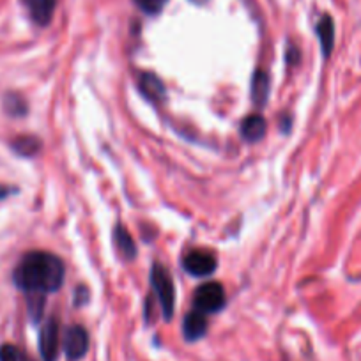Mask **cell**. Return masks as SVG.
<instances>
[{
	"instance_id": "6",
	"label": "cell",
	"mask_w": 361,
	"mask_h": 361,
	"mask_svg": "<svg viewBox=\"0 0 361 361\" xmlns=\"http://www.w3.org/2000/svg\"><path fill=\"white\" fill-rule=\"evenodd\" d=\"M89 350V333L83 326L73 324L64 333V353L68 360L78 361Z\"/></svg>"
},
{
	"instance_id": "3",
	"label": "cell",
	"mask_w": 361,
	"mask_h": 361,
	"mask_svg": "<svg viewBox=\"0 0 361 361\" xmlns=\"http://www.w3.org/2000/svg\"><path fill=\"white\" fill-rule=\"evenodd\" d=\"M195 310L202 314H216L225 307V290L220 283L209 282L200 286L193 296Z\"/></svg>"
},
{
	"instance_id": "9",
	"label": "cell",
	"mask_w": 361,
	"mask_h": 361,
	"mask_svg": "<svg viewBox=\"0 0 361 361\" xmlns=\"http://www.w3.org/2000/svg\"><path fill=\"white\" fill-rule=\"evenodd\" d=\"M207 333V319L206 314L199 310L190 312L183 322V335L188 342H197Z\"/></svg>"
},
{
	"instance_id": "11",
	"label": "cell",
	"mask_w": 361,
	"mask_h": 361,
	"mask_svg": "<svg viewBox=\"0 0 361 361\" xmlns=\"http://www.w3.org/2000/svg\"><path fill=\"white\" fill-rule=\"evenodd\" d=\"M317 36L321 41V48L324 57H328L333 50V44H335V25H333L331 16L324 15L317 23Z\"/></svg>"
},
{
	"instance_id": "14",
	"label": "cell",
	"mask_w": 361,
	"mask_h": 361,
	"mask_svg": "<svg viewBox=\"0 0 361 361\" xmlns=\"http://www.w3.org/2000/svg\"><path fill=\"white\" fill-rule=\"evenodd\" d=\"M13 149L20 156H34L39 152L41 140L37 137H18L13 142Z\"/></svg>"
},
{
	"instance_id": "12",
	"label": "cell",
	"mask_w": 361,
	"mask_h": 361,
	"mask_svg": "<svg viewBox=\"0 0 361 361\" xmlns=\"http://www.w3.org/2000/svg\"><path fill=\"white\" fill-rule=\"evenodd\" d=\"M267 94H269V78L266 71L257 69L252 78V99L257 106H262L267 103Z\"/></svg>"
},
{
	"instance_id": "1",
	"label": "cell",
	"mask_w": 361,
	"mask_h": 361,
	"mask_svg": "<svg viewBox=\"0 0 361 361\" xmlns=\"http://www.w3.org/2000/svg\"><path fill=\"white\" fill-rule=\"evenodd\" d=\"M64 262L54 253L39 250L25 253L13 273L15 286L29 298H44L47 294L55 293L64 283Z\"/></svg>"
},
{
	"instance_id": "19",
	"label": "cell",
	"mask_w": 361,
	"mask_h": 361,
	"mask_svg": "<svg viewBox=\"0 0 361 361\" xmlns=\"http://www.w3.org/2000/svg\"><path fill=\"white\" fill-rule=\"evenodd\" d=\"M190 2H193V4H197V6H204L207 0H190Z\"/></svg>"
},
{
	"instance_id": "16",
	"label": "cell",
	"mask_w": 361,
	"mask_h": 361,
	"mask_svg": "<svg viewBox=\"0 0 361 361\" xmlns=\"http://www.w3.org/2000/svg\"><path fill=\"white\" fill-rule=\"evenodd\" d=\"M0 361H30L27 354L20 347L13 343H4L0 345Z\"/></svg>"
},
{
	"instance_id": "7",
	"label": "cell",
	"mask_w": 361,
	"mask_h": 361,
	"mask_svg": "<svg viewBox=\"0 0 361 361\" xmlns=\"http://www.w3.org/2000/svg\"><path fill=\"white\" fill-rule=\"evenodd\" d=\"M32 22L39 27H47L54 18L57 0H22Z\"/></svg>"
},
{
	"instance_id": "18",
	"label": "cell",
	"mask_w": 361,
	"mask_h": 361,
	"mask_svg": "<svg viewBox=\"0 0 361 361\" xmlns=\"http://www.w3.org/2000/svg\"><path fill=\"white\" fill-rule=\"evenodd\" d=\"M9 193H11V188H8V186H4V185H0V200L6 199Z\"/></svg>"
},
{
	"instance_id": "5",
	"label": "cell",
	"mask_w": 361,
	"mask_h": 361,
	"mask_svg": "<svg viewBox=\"0 0 361 361\" xmlns=\"http://www.w3.org/2000/svg\"><path fill=\"white\" fill-rule=\"evenodd\" d=\"M61 347V328L57 319H50L39 331V354L43 361H57Z\"/></svg>"
},
{
	"instance_id": "4",
	"label": "cell",
	"mask_w": 361,
	"mask_h": 361,
	"mask_svg": "<svg viewBox=\"0 0 361 361\" xmlns=\"http://www.w3.org/2000/svg\"><path fill=\"white\" fill-rule=\"evenodd\" d=\"M183 266L188 271L190 275L199 276V279H206V276L213 275L216 271L218 260L216 255L209 250H190L185 257H183Z\"/></svg>"
},
{
	"instance_id": "17",
	"label": "cell",
	"mask_w": 361,
	"mask_h": 361,
	"mask_svg": "<svg viewBox=\"0 0 361 361\" xmlns=\"http://www.w3.org/2000/svg\"><path fill=\"white\" fill-rule=\"evenodd\" d=\"M133 2L145 15H158V13L163 11L169 0H133Z\"/></svg>"
},
{
	"instance_id": "8",
	"label": "cell",
	"mask_w": 361,
	"mask_h": 361,
	"mask_svg": "<svg viewBox=\"0 0 361 361\" xmlns=\"http://www.w3.org/2000/svg\"><path fill=\"white\" fill-rule=\"evenodd\" d=\"M138 89H140L142 94L152 103H159L165 99V85H163L161 80L156 75H152V73H140V76H138Z\"/></svg>"
},
{
	"instance_id": "13",
	"label": "cell",
	"mask_w": 361,
	"mask_h": 361,
	"mask_svg": "<svg viewBox=\"0 0 361 361\" xmlns=\"http://www.w3.org/2000/svg\"><path fill=\"white\" fill-rule=\"evenodd\" d=\"M114 239H116V245L119 248L121 255L124 257L126 260H133L137 257V246H135L133 238L128 232L126 227L123 225H117L116 231H114Z\"/></svg>"
},
{
	"instance_id": "15",
	"label": "cell",
	"mask_w": 361,
	"mask_h": 361,
	"mask_svg": "<svg viewBox=\"0 0 361 361\" xmlns=\"http://www.w3.org/2000/svg\"><path fill=\"white\" fill-rule=\"evenodd\" d=\"M4 109L9 116L20 117L27 114V103L20 94H8L4 98Z\"/></svg>"
},
{
	"instance_id": "10",
	"label": "cell",
	"mask_w": 361,
	"mask_h": 361,
	"mask_svg": "<svg viewBox=\"0 0 361 361\" xmlns=\"http://www.w3.org/2000/svg\"><path fill=\"white\" fill-rule=\"evenodd\" d=\"M266 130H267L266 119H264L262 116H259V114H255V116H248L241 123V135L243 138L248 142H259L260 138L266 135Z\"/></svg>"
},
{
	"instance_id": "2",
	"label": "cell",
	"mask_w": 361,
	"mask_h": 361,
	"mask_svg": "<svg viewBox=\"0 0 361 361\" xmlns=\"http://www.w3.org/2000/svg\"><path fill=\"white\" fill-rule=\"evenodd\" d=\"M151 286L161 305L163 319L170 321L173 315V308H176V287H173L169 271L158 262L151 269Z\"/></svg>"
}]
</instances>
